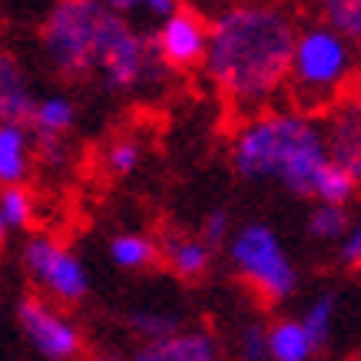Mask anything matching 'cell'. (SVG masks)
Listing matches in <instances>:
<instances>
[{
    "mask_svg": "<svg viewBox=\"0 0 361 361\" xmlns=\"http://www.w3.org/2000/svg\"><path fill=\"white\" fill-rule=\"evenodd\" d=\"M322 4V20L351 44H361V0H318Z\"/></svg>",
    "mask_w": 361,
    "mask_h": 361,
    "instance_id": "44dd1931",
    "label": "cell"
},
{
    "mask_svg": "<svg viewBox=\"0 0 361 361\" xmlns=\"http://www.w3.org/2000/svg\"><path fill=\"white\" fill-rule=\"evenodd\" d=\"M355 77H358V83H361V54H358V66H355Z\"/></svg>",
    "mask_w": 361,
    "mask_h": 361,
    "instance_id": "4dcf8cb0",
    "label": "cell"
},
{
    "mask_svg": "<svg viewBox=\"0 0 361 361\" xmlns=\"http://www.w3.org/2000/svg\"><path fill=\"white\" fill-rule=\"evenodd\" d=\"M232 169L245 183H279L292 196H315L318 173L331 163L325 126L298 110H265L232 136Z\"/></svg>",
    "mask_w": 361,
    "mask_h": 361,
    "instance_id": "7a4b0ae2",
    "label": "cell"
},
{
    "mask_svg": "<svg viewBox=\"0 0 361 361\" xmlns=\"http://www.w3.org/2000/svg\"><path fill=\"white\" fill-rule=\"evenodd\" d=\"M17 325L44 361H73L83 351L80 329L40 295H27L17 302Z\"/></svg>",
    "mask_w": 361,
    "mask_h": 361,
    "instance_id": "ba28073f",
    "label": "cell"
},
{
    "mask_svg": "<svg viewBox=\"0 0 361 361\" xmlns=\"http://www.w3.org/2000/svg\"><path fill=\"white\" fill-rule=\"evenodd\" d=\"M77 123V106L60 93L37 99V110L30 120V133L33 136H54V140H66V133L73 130Z\"/></svg>",
    "mask_w": 361,
    "mask_h": 361,
    "instance_id": "2e32d148",
    "label": "cell"
},
{
    "mask_svg": "<svg viewBox=\"0 0 361 361\" xmlns=\"http://www.w3.org/2000/svg\"><path fill=\"white\" fill-rule=\"evenodd\" d=\"M335 312H338V298L325 292V295H318L312 305L305 308V315H302V325H305L308 338L315 341V348H322L325 341L331 338V325H335Z\"/></svg>",
    "mask_w": 361,
    "mask_h": 361,
    "instance_id": "7402d4cb",
    "label": "cell"
},
{
    "mask_svg": "<svg viewBox=\"0 0 361 361\" xmlns=\"http://www.w3.org/2000/svg\"><path fill=\"white\" fill-rule=\"evenodd\" d=\"M90 361H133V358H123V355H110V351H103V355H93Z\"/></svg>",
    "mask_w": 361,
    "mask_h": 361,
    "instance_id": "f546056e",
    "label": "cell"
},
{
    "mask_svg": "<svg viewBox=\"0 0 361 361\" xmlns=\"http://www.w3.org/2000/svg\"><path fill=\"white\" fill-rule=\"evenodd\" d=\"M219 338L206 329H183L163 341H140L133 361H219Z\"/></svg>",
    "mask_w": 361,
    "mask_h": 361,
    "instance_id": "7c38bea8",
    "label": "cell"
},
{
    "mask_svg": "<svg viewBox=\"0 0 361 361\" xmlns=\"http://www.w3.org/2000/svg\"><path fill=\"white\" fill-rule=\"evenodd\" d=\"M0 206H4V219L13 229H30L33 226V196L27 186H7L0 189Z\"/></svg>",
    "mask_w": 361,
    "mask_h": 361,
    "instance_id": "cb8c5ba5",
    "label": "cell"
},
{
    "mask_svg": "<svg viewBox=\"0 0 361 361\" xmlns=\"http://www.w3.org/2000/svg\"><path fill=\"white\" fill-rule=\"evenodd\" d=\"M30 126L0 123V189L23 186V179L30 173Z\"/></svg>",
    "mask_w": 361,
    "mask_h": 361,
    "instance_id": "5bb4252c",
    "label": "cell"
},
{
    "mask_svg": "<svg viewBox=\"0 0 361 361\" xmlns=\"http://www.w3.org/2000/svg\"><path fill=\"white\" fill-rule=\"evenodd\" d=\"M338 259H341V265H351V269L361 265V219L351 226V232L338 245Z\"/></svg>",
    "mask_w": 361,
    "mask_h": 361,
    "instance_id": "83f0119b",
    "label": "cell"
},
{
    "mask_svg": "<svg viewBox=\"0 0 361 361\" xmlns=\"http://www.w3.org/2000/svg\"><path fill=\"white\" fill-rule=\"evenodd\" d=\"M159 259L166 262V269L183 279V282H196L209 272L212 265V245L202 235H186V232H169L159 242Z\"/></svg>",
    "mask_w": 361,
    "mask_h": 361,
    "instance_id": "4fadbf2b",
    "label": "cell"
},
{
    "mask_svg": "<svg viewBox=\"0 0 361 361\" xmlns=\"http://www.w3.org/2000/svg\"><path fill=\"white\" fill-rule=\"evenodd\" d=\"M298 27L292 13L279 4L249 0L222 7L209 20L206 77L232 110L265 113L279 93L288 90L292 54Z\"/></svg>",
    "mask_w": 361,
    "mask_h": 361,
    "instance_id": "6da1fadb",
    "label": "cell"
},
{
    "mask_svg": "<svg viewBox=\"0 0 361 361\" xmlns=\"http://www.w3.org/2000/svg\"><path fill=\"white\" fill-rule=\"evenodd\" d=\"M103 163H106V169H110L113 176H130V173H136L142 163V146L136 140H130V136L113 140L110 146H106V153H103Z\"/></svg>",
    "mask_w": 361,
    "mask_h": 361,
    "instance_id": "d4e9b609",
    "label": "cell"
},
{
    "mask_svg": "<svg viewBox=\"0 0 361 361\" xmlns=\"http://www.w3.org/2000/svg\"><path fill=\"white\" fill-rule=\"evenodd\" d=\"M235 351H239V361H272V355H269V329L262 322L242 325L239 338H235Z\"/></svg>",
    "mask_w": 361,
    "mask_h": 361,
    "instance_id": "484cf974",
    "label": "cell"
},
{
    "mask_svg": "<svg viewBox=\"0 0 361 361\" xmlns=\"http://www.w3.org/2000/svg\"><path fill=\"white\" fill-rule=\"evenodd\" d=\"M106 7L99 0H54L40 27V47L60 80H90L99 73V30Z\"/></svg>",
    "mask_w": 361,
    "mask_h": 361,
    "instance_id": "277c9868",
    "label": "cell"
},
{
    "mask_svg": "<svg viewBox=\"0 0 361 361\" xmlns=\"http://www.w3.org/2000/svg\"><path fill=\"white\" fill-rule=\"evenodd\" d=\"M20 262L33 282L44 288L54 302L77 305L90 295V272L77 252H70L63 242H56L47 232H33L23 242Z\"/></svg>",
    "mask_w": 361,
    "mask_h": 361,
    "instance_id": "52a82bcc",
    "label": "cell"
},
{
    "mask_svg": "<svg viewBox=\"0 0 361 361\" xmlns=\"http://www.w3.org/2000/svg\"><path fill=\"white\" fill-rule=\"evenodd\" d=\"M106 11L120 13V17H133V13H142L149 20L166 23L176 11H183V0H99Z\"/></svg>",
    "mask_w": 361,
    "mask_h": 361,
    "instance_id": "603a6c76",
    "label": "cell"
},
{
    "mask_svg": "<svg viewBox=\"0 0 361 361\" xmlns=\"http://www.w3.org/2000/svg\"><path fill=\"white\" fill-rule=\"evenodd\" d=\"M7 235H11V226H7V219H4V206H0V249H4Z\"/></svg>",
    "mask_w": 361,
    "mask_h": 361,
    "instance_id": "f1b7e54d",
    "label": "cell"
},
{
    "mask_svg": "<svg viewBox=\"0 0 361 361\" xmlns=\"http://www.w3.org/2000/svg\"><path fill=\"white\" fill-rule=\"evenodd\" d=\"M226 252H229L235 275L269 305H279L285 298H292V292L298 288L295 262L285 252L282 239L275 235L272 226H265V222L239 226L235 235L229 239V245H226Z\"/></svg>",
    "mask_w": 361,
    "mask_h": 361,
    "instance_id": "5b68a950",
    "label": "cell"
},
{
    "mask_svg": "<svg viewBox=\"0 0 361 361\" xmlns=\"http://www.w3.org/2000/svg\"><path fill=\"white\" fill-rule=\"evenodd\" d=\"M226 4H229V7H235V4H249V0H226Z\"/></svg>",
    "mask_w": 361,
    "mask_h": 361,
    "instance_id": "1f68e13d",
    "label": "cell"
},
{
    "mask_svg": "<svg viewBox=\"0 0 361 361\" xmlns=\"http://www.w3.org/2000/svg\"><path fill=\"white\" fill-rule=\"evenodd\" d=\"M351 216L345 206H325V202H318V206H312V212H308L305 219V232L312 235L315 242H345V235L351 232Z\"/></svg>",
    "mask_w": 361,
    "mask_h": 361,
    "instance_id": "d6986e66",
    "label": "cell"
},
{
    "mask_svg": "<svg viewBox=\"0 0 361 361\" xmlns=\"http://www.w3.org/2000/svg\"><path fill=\"white\" fill-rule=\"evenodd\" d=\"M110 262L126 272H142L153 262H159V245L140 232H120L110 239Z\"/></svg>",
    "mask_w": 361,
    "mask_h": 361,
    "instance_id": "e0dca14e",
    "label": "cell"
},
{
    "mask_svg": "<svg viewBox=\"0 0 361 361\" xmlns=\"http://www.w3.org/2000/svg\"><path fill=\"white\" fill-rule=\"evenodd\" d=\"M232 235H235V232H232V212L226 206L209 209L206 216H202V239H206L212 249L229 245Z\"/></svg>",
    "mask_w": 361,
    "mask_h": 361,
    "instance_id": "4316f807",
    "label": "cell"
},
{
    "mask_svg": "<svg viewBox=\"0 0 361 361\" xmlns=\"http://www.w3.org/2000/svg\"><path fill=\"white\" fill-rule=\"evenodd\" d=\"M358 196V183L348 169H341L338 163H329L315 179V202H325V206H348L351 199Z\"/></svg>",
    "mask_w": 361,
    "mask_h": 361,
    "instance_id": "ffe728a7",
    "label": "cell"
},
{
    "mask_svg": "<svg viewBox=\"0 0 361 361\" xmlns=\"http://www.w3.org/2000/svg\"><path fill=\"white\" fill-rule=\"evenodd\" d=\"M126 325H130L133 335H140L142 341H163L176 331H183V315L173 312V308H156V305H142L133 308L126 315Z\"/></svg>",
    "mask_w": 361,
    "mask_h": 361,
    "instance_id": "ac0fdd59",
    "label": "cell"
},
{
    "mask_svg": "<svg viewBox=\"0 0 361 361\" xmlns=\"http://www.w3.org/2000/svg\"><path fill=\"white\" fill-rule=\"evenodd\" d=\"M153 47L166 70H192L206 63L209 50V20L192 7L176 11L153 33Z\"/></svg>",
    "mask_w": 361,
    "mask_h": 361,
    "instance_id": "9c48e42d",
    "label": "cell"
},
{
    "mask_svg": "<svg viewBox=\"0 0 361 361\" xmlns=\"http://www.w3.org/2000/svg\"><path fill=\"white\" fill-rule=\"evenodd\" d=\"M315 351V341L308 338L302 318H279V322L269 325V355H272V361H308Z\"/></svg>",
    "mask_w": 361,
    "mask_h": 361,
    "instance_id": "9a60e30c",
    "label": "cell"
},
{
    "mask_svg": "<svg viewBox=\"0 0 361 361\" xmlns=\"http://www.w3.org/2000/svg\"><path fill=\"white\" fill-rule=\"evenodd\" d=\"M37 93L27 77V66L11 50H0V123L30 126L37 110Z\"/></svg>",
    "mask_w": 361,
    "mask_h": 361,
    "instance_id": "8fae6325",
    "label": "cell"
},
{
    "mask_svg": "<svg viewBox=\"0 0 361 361\" xmlns=\"http://www.w3.org/2000/svg\"><path fill=\"white\" fill-rule=\"evenodd\" d=\"M99 80L110 93H133L153 83L166 66L153 47V37H142L126 17L106 11L99 30Z\"/></svg>",
    "mask_w": 361,
    "mask_h": 361,
    "instance_id": "8992f818",
    "label": "cell"
},
{
    "mask_svg": "<svg viewBox=\"0 0 361 361\" xmlns=\"http://www.w3.org/2000/svg\"><path fill=\"white\" fill-rule=\"evenodd\" d=\"M325 142L331 163L348 169L361 189V99H341L325 120Z\"/></svg>",
    "mask_w": 361,
    "mask_h": 361,
    "instance_id": "30bf717a",
    "label": "cell"
},
{
    "mask_svg": "<svg viewBox=\"0 0 361 361\" xmlns=\"http://www.w3.org/2000/svg\"><path fill=\"white\" fill-rule=\"evenodd\" d=\"M358 56L351 50V40L331 30L329 23H312L298 30L295 54H292V73H288V97L292 110L315 116L341 103V90L355 77Z\"/></svg>",
    "mask_w": 361,
    "mask_h": 361,
    "instance_id": "3957f363",
    "label": "cell"
}]
</instances>
